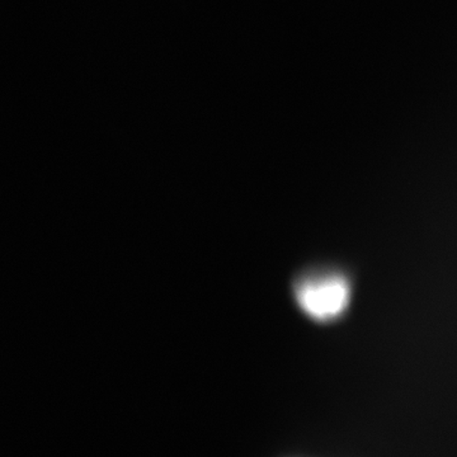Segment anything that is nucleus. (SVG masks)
I'll list each match as a JSON object with an SVG mask.
<instances>
[{
    "instance_id": "1",
    "label": "nucleus",
    "mask_w": 457,
    "mask_h": 457,
    "mask_svg": "<svg viewBox=\"0 0 457 457\" xmlns=\"http://www.w3.org/2000/svg\"><path fill=\"white\" fill-rule=\"evenodd\" d=\"M294 296L303 314L312 320L332 321L347 309L351 285L342 273L312 272L296 279Z\"/></svg>"
}]
</instances>
